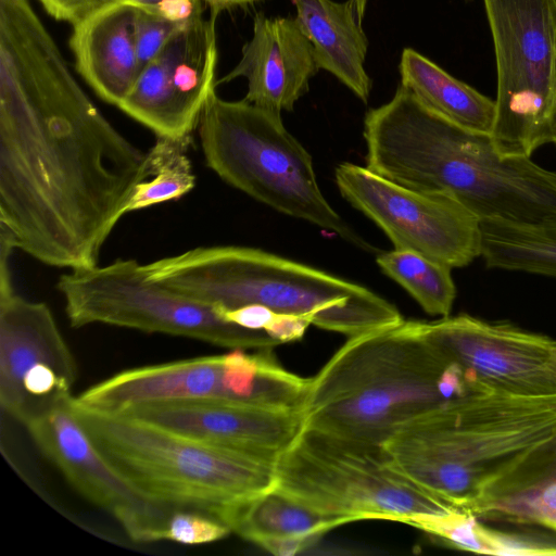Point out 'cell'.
<instances>
[{
    "instance_id": "1",
    "label": "cell",
    "mask_w": 556,
    "mask_h": 556,
    "mask_svg": "<svg viewBox=\"0 0 556 556\" xmlns=\"http://www.w3.org/2000/svg\"><path fill=\"white\" fill-rule=\"evenodd\" d=\"M148 152L85 93L28 0H0V228L53 267L98 265Z\"/></svg>"
},
{
    "instance_id": "2",
    "label": "cell",
    "mask_w": 556,
    "mask_h": 556,
    "mask_svg": "<svg viewBox=\"0 0 556 556\" xmlns=\"http://www.w3.org/2000/svg\"><path fill=\"white\" fill-rule=\"evenodd\" d=\"M366 167L399 185L453 198L479 220L556 223V173L531 156L501 153L400 85L364 118Z\"/></svg>"
},
{
    "instance_id": "3",
    "label": "cell",
    "mask_w": 556,
    "mask_h": 556,
    "mask_svg": "<svg viewBox=\"0 0 556 556\" xmlns=\"http://www.w3.org/2000/svg\"><path fill=\"white\" fill-rule=\"evenodd\" d=\"M483 393L425 334L401 320L349 338L311 378L303 427L382 445L401 428L456 400Z\"/></svg>"
},
{
    "instance_id": "4",
    "label": "cell",
    "mask_w": 556,
    "mask_h": 556,
    "mask_svg": "<svg viewBox=\"0 0 556 556\" xmlns=\"http://www.w3.org/2000/svg\"><path fill=\"white\" fill-rule=\"evenodd\" d=\"M555 429L556 396L483 392L408 424L382 448L415 485L468 513L495 478Z\"/></svg>"
},
{
    "instance_id": "5",
    "label": "cell",
    "mask_w": 556,
    "mask_h": 556,
    "mask_svg": "<svg viewBox=\"0 0 556 556\" xmlns=\"http://www.w3.org/2000/svg\"><path fill=\"white\" fill-rule=\"evenodd\" d=\"M143 268L152 280L215 308L261 304L348 338L404 319L364 286L255 248L199 247Z\"/></svg>"
},
{
    "instance_id": "6",
    "label": "cell",
    "mask_w": 556,
    "mask_h": 556,
    "mask_svg": "<svg viewBox=\"0 0 556 556\" xmlns=\"http://www.w3.org/2000/svg\"><path fill=\"white\" fill-rule=\"evenodd\" d=\"M83 428L114 469L148 500L213 516L229 527L245 501L276 485L275 465L72 399Z\"/></svg>"
},
{
    "instance_id": "7",
    "label": "cell",
    "mask_w": 556,
    "mask_h": 556,
    "mask_svg": "<svg viewBox=\"0 0 556 556\" xmlns=\"http://www.w3.org/2000/svg\"><path fill=\"white\" fill-rule=\"evenodd\" d=\"M198 128L205 163L225 182L279 213L371 251L326 200L311 154L287 130L281 115L244 99L224 100L215 90Z\"/></svg>"
},
{
    "instance_id": "8",
    "label": "cell",
    "mask_w": 556,
    "mask_h": 556,
    "mask_svg": "<svg viewBox=\"0 0 556 556\" xmlns=\"http://www.w3.org/2000/svg\"><path fill=\"white\" fill-rule=\"evenodd\" d=\"M278 490L345 523H406L419 514L457 509L428 494L390 464L382 445L303 427L275 464Z\"/></svg>"
},
{
    "instance_id": "9",
    "label": "cell",
    "mask_w": 556,
    "mask_h": 556,
    "mask_svg": "<svg viewBox=\"0 0 556 556\" xmlns=\"http://www.w3.org/2000/svg\"><path fill=\"white\" fill-rule=\"evenodd\" d=\"M56 287L75 328L103 324L231 350H273L280 344L265 331L228 323L213 306L152 280L143 264L132 258L71 270L60 277Z\"/></svg>"
},
{
    "instance_id": "10",
    "label": "cell",
    "mask_w": 556,
    "mask_h": 556,
    "mask_svg": "<svg viewBox=\"0 0 556 556\" xmlns=\"http://www.w3.org/2000/svg\"><path fill=\"white\" fill-rule=\"evenodd\" d=\"M493 38L497 92L490 137L506 155L549 143L556 86V0H483Z\"/></svg>"
},
{
    "instance_id": "11",
    "label": "cell",
    "mask_w": 556,
    "mask_h": 556,
    "mask_svg": "<svg viewBox=\"0 0 556 556\" xmlns=\"http://www.w3.org/2000/svg\"><path fill=\"white\" fill-rule=\"evenodd\" d=\"M334 180L341 195L372 220L395 250L451 269L480 256V220L453 198L413 190L349 162L336 167Z\"/></svg>"
},
{
    "instance_id": "12",
    "label": "cell",
    "mask_w": 556,
    "mask_h": 556,
    "mask_svg": "<svg viewBox=\"0 0 556 556\" xmlns=\"http://www.w3.org/2000/svg\"><path fill=\"white\" fill-rule=\"evenodd\" d=\"M203 10L187 21L146 65L117 106L156 137L190 138L216 88V20Z\"/></svg>"
},
{
    "instance_id": "13",
    "label": "cell",
    "mask_w": 556,
    "mask_h": 556,
    "mask_svg": "<svg viewBox=\"0 0 556 556\" xmlns=\"http://www.w3.org/2000/svg\"><path fill=\"white\" fill-rule=\"evenodd\" d=\"M427 338L483 392L556 396V340L467 314L425 323Z\"/></svg>"
},
{
    "instance_id": "14",
    "label": "cell",
    "mask_w": 556,
    "mask_h": 556,
    "mask_svg": "<svg viewBox=\"0 0 556 556\" xmlns=\"http://www.w3.org/2000/svg\"><path fill=\"white\" fill-rule=\"evenodd\" d=\"M72 399L24 425L34 442L73 488L109 513L132 541L162 540L165 521L174 508L148 500L113 468L77 419Z\"/></svg>"
},
{
    "instance_id": "15",
    "label": "cell",
    "mask_w": 556,
    "mask_h": 556,
    "mask_svg": "<svg viewBox=\"0 0 556 556\" xmlns=\"http://www.w3.org/2000/svg\"><path fill=\"white\" fill-rule=\"evenodd\" d=\"M124 414L275 465L303 428L301 410L218 400L154 402Z\"/></svg>"
},
{
    "instance_id": "16",
    "label": "cell",
    "mask_w": 556,
    "mask_h": 556,
    "mask_svg": "<svg viewBox=\"0 0 556 556\" xmlns=\"http://www.w3.org/2000/svg\"><path fill=\"white\" fill-rule=\"evenodd\" d=\"M319 72L314 49L295 17L256 13L253 36L239 63L216 86L238 77L248 81L244 100L277 115L293 110Z\"/></svg>"
},
{
    "instance_id": "17",
    "label": "cell",
    "mask_w": 556,
    "mask_h": 556,
    "mask_svg": "<svg viewBox=\"0 0 556 556\" xmlns=\"http://www.w3.org/2000/svg\"><path fill=\"white\" fill-rule=\"evenodd\" d=\"M53 369L75 383L77 364L46 303L15 293L0 295V405L20 421L23 381Z\"/></svg>"
},
{
    "instance_id": "18",
    "label": "cell",
    "mask_w": 556,
    "mask_h": 556,
    "mask_svg": "<svg viewBox=\"0 0 556 556\" xmlns=\"http://www.w3.org/2000/svg\"><path fill=\"white\" fill-rule=\"evenodd\" d=\"M137 10L117 4L72 23L70 46L77 72L103 101L116 106L141 71L135 40Z\"/></svg>"
},
{
    "instance_id": "19",
    "label": "cell",
    "mask_w": 556,
    "mask_h": 556,
    "mask_svg": "<svg viewBox=\"0 0 556 556\" xmlns=\"http://www.w3.org/2000/svg\"><path fill=\"white\" fill-rule=\"evenodd\" d=\"M468 513L556 532V429L495 478Z\"/></svg>"
},
{
    "instance_id": "20",
    "label": "cell",
    "mask_w": 556,
    "mask_h": 556,
    "mask_svg": "<svg viewBox=\"0 0 556 556\" xmlns=\"http://www.w3.org/2000/svg\"><path fill=\"white\" fill-rule=\"evenodd\" d=\"M295 20L313 46L319 70L332 74L367 103L371 79L365 70L368 39L352 0H291Z\"/></svg>"
},
{
    "instance_id": "21",
    "label": "cell",
    "mask_w": 556,
    "mask_h": 556,
    "mask_svg": "<svg viewBox=\"0 0 556 556\" xmlns=\"http://www.w3.org/2000/svg\"><path fill=\"white\" fill-rule=\"evenodd\" d=\"M401 85L447 121L471 131H492L495 102L412 48L402 52Z\"/></svg>"
},
{
    "instance_id": "22",
    "label": "cell",
    "mask_w": 556,
    "mask_h": 556,
    "mask_svg": "<svg viewBox=\"0 0 556 556\" xmlns=\"http://www.w3.org/2000/svg\"><path fill=\"white\" fill-rule=\"evenodd\" d=\"M344 523L274 486L243 502L235 510L229 528L260 546L266 541L282 539L314 543L321 534Z\"/></svg>"
},
{
    "instance_id": "23",
    "label": "cell",
    "mask_w": 556,
    "mask_h": 556,
    "mask_svg": "<svg viewBox=\"0 0 556 556\" xmlns=\"http://www.w3.org/2000/svg\"><path fill=\"white\" fill-rule=\"evenodd\" d=\"M481 254L488 267L556 278V223L480 220Z\"/></svg>"
},
{
    "instance_id": "24",
    "label": "cell",
    "mask_w": 556,
    "mask_h": 556,
    "mask_svg": "<svg viewBox=\"0 0 556 556\" xmlns=\"http://www.w3.org/2000/svg\"><path fill=\"white\" fill-rule=\"evenodd\" d=\"M406 523L462 551L490 555H556L555 541L490 529L475 515L459 509L415 515Z\"/></svg>"
},
{
    "instance_id": "25",
    "label": "cell",
    "mask_w": 556,
    "mask_h": 556,
    "mask_svg": "<svg viewBox=\"0 0 556 556\" xmlns=\"http://www.w3.org/2000/svg\"><path fill=\"white\" fill-rule=\"evenodd\" d=\"M379 268L402 286L430 314L450 316L456 296L452 269L426 256L402 250L379 254Z\"/></svg>"
},
{
    "instance_id": "26",
    "label": "cell",
    "mask_w": 556,
    "mask_h": 556,
    "mask_svg": "<svg viewBox=\"0 0 556 556\" xmlns=\"http://www.w3.org/2000/svg\"><path fill=\"white\" fill-rule=\"evenodd\" d=\"M189 142L190 138L156 137L148 151L151 176L137 186L127 214L180 199L193 189L195 176L187 155Z\"/></svg>"
},
{
    "instance_id": "27",
    "label": "cell",
    "mask_w": 556,
    "mask_h": 556,
    "mask_svg": "<svg viewBox=\"0 0 556 556\" xmlns=\"http://www.w3.org/2000/svg\"><path fill=\"white\" fill-rule=\"evenodd\" d=\"M229 532L230 528L213 516L190 509H173L165 521L162 540L200 545L222 540Z\"/></svg>"
},
{
    "instance_id": "28",
    "label": "cell",
    "mask_w": 556,
    "mask_h": 556,
    "mask_svg": "<svg viewBox=\"0 0 556 556\" xmlns=\"http://www.w3.org/2000/svg\"><path fill=\"white\" fill-rule=\"evenodd\" d=\"M185 23L173 22L154 11L138 8L135 40L140 70L157 56L170 37Z\"/></svg>"
},
{
    "instance_id": "29",
    "label": "cell",
    "mask_w": 556,
    "mask_h": 556,
    "mask_svg": "<svg viewBox=\"0 0 556 556\" xmlns=\"http://www.w3.org/2000/svg\"><path fill=\"white\" fill-rule=\"evenodd\" d=\"M215 311L228 323L247 329L263 331L266 330L276 315V312L261 304H248L230 309L215 308Z\"/></svg>"
},
{
    "instance_id": "30",
    "label": "cell",
    "mask_w": 556,
    "mask_h": 556,
    "mask_svg": "<svg viewBox=\"0 0 556 556\" xmlns=\"http://www.w3.org/2000/svg\"><path fill=\"white\" fill-rule=\"evenodd\" d=\"M311 325L308 317L276 313L265 332L281 344L302 339Z\"/></svg>"
},
{
    "instance_id": "31",
    "label": "cell",
    "mask_w": 556,
    "mask_h": 556,
    "mask_svg": "<svg viewBox=\"0 0 556 556\" xmlns=\"http://www.w3.org/2000/svg\"><path fill=\"white\" fill-rule=\"evenodd\" d=\"M201 10H203V3L200 1L162 0L157 8V14L173 22L185 23Z\"/></svg>"
},
{
    "instance_id": "32",
    "label": "cell",
    "mask_w": 556,
    "mask_h": 556,
    "mask_svg": "<svg viewBox=\"0 0 556 556\" xmlns=\"http://www.w3.org/2000/svg\"><path fill=\"white\" fill-rule=\"evenodd\" d=\"M161 2L162 0H86L70 23L72 24L73 22L103 8L117 4H129L157 13V8Z\"/></svg>"
},
{
    "instance_id": "33",
    "label": "cell",
    "mask_w": 556,
    "mask_h": 556,
    "mask_svg": "<svg viewBox=\"0 0 556 556\" xmlns=\"http://www.w3.org/2000/svg\"><path fill=\"white\" fill-rule=\"evenodd\" d=\"M46 12L58 21L71 22L86 0H38Z\"/></svg>"
},
{
    "instance_id": "34",
    "label": "cell",
    "mask_w": 556,
    "mask_h": 556,
    "mask_svg": "<svg viewBox=\"0 0 556 556\" xmlns=\"http://www.w3.org/2000/svg\"><path fill=\"white\" fill-rule=\"evenodd\" d=\"M210 7L211 12L219 14L224 10H228L236 7H245L261 0H195Z\"/></svg>"
},
{
    "instance_id": "35",
    "label": "cell",
    "mask_w": 556,
    "mask_h": 556,
    "mask_svg": "<svg viewBox=\"0 0 556 556\" xmlns=\"http://www.w3.org/2000/svg\"><path fill=\"white\" fill-rule=\"evenodd\" d=\"M549 143L556 146V86L549 116Z\"/></svg>"
},
{
    "instance_id": "36",
    "label": "cell",
    "mask_w": 556,
    "mask_h": 556,
    "mask_svg": "<svg viewBox=\"0 0 556 556\" xmlns=\"http://www.w3.org/2000/svg\"><path fill=\"white\" fill-rule=\"evenodd\" d=\"M352 1L355 5L357 17H358L359 22L362 23L365 12H366V9H367L368 0H352Z\"/></svg>"
}]
</instances>
